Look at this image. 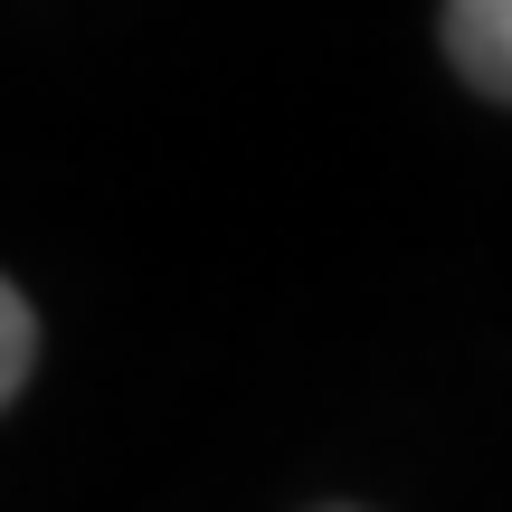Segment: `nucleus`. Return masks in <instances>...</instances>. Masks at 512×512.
Segmentation results:
<instances>
[{"label":"nucleus","mask_w":512,"mask_h":512,"mask_svg":"<svg viewBox=\"0 0 512 512\" xmlns=\"http://www.w3.org/2000/svg\"><path fill=\"white\" fill-rule=\"evenodd\" d=\"M446 57L494 105H512V0H446Z\"/></svg>","instance_id":"obj_1"},{"label":"nucleus","mask_w":512,"mask_h":512,"mask_svg":"<svg viewBox=\"0 0 512 512\" xmlns=\"http://www.w3.org/2000/svg\"><path fill=\"white\" fill-rule=\"evenodd\" d=\"M29 351H38V323H29V304H19V285H0V408L29 380Z\"/></svg>","instance_id":"obj_2"}]
</instances>
